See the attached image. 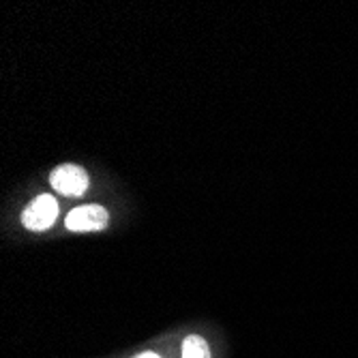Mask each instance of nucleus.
Masks as SVG:
<instances>
[{
  "label": "nucleus",
  "mask_w": 358,
  "mask_h": 358,
  "mask_svg": "<svg viewBox=\"0 0 358 358\" xmlns=\"http://www.w3.org/2000/svg\"><path fill=\"white\" fill-rule=\"evenodd\" d=\"M50 182L58 193L69 195V198H76V195H82L88 189V174H86V170L82 166L62 164V166L52 170Z\"/></svg>",
  "instance_id": "f257e3e1"
},
{
  "label": "nucleus",
  "mask_w": 358,
  "mask_h": 358,
  "mask_svg": "<svg viewBox=\"0 0 358 358\" xmlns=\"http://www.w3.org/2000/svg\"><path fill=\"white\" fill-rule=\"evenodd\" d=\"M56 217H58V202L45 193V195H37L35 202L24 210L22 223L32 232H43L48 227H52Z\"/></svg>",
  "instance_id": "f03ea898"
},
{
  "label": "nucleus",
  "mask_w": 358,
  "mask_h": 358,
  "mask_svg": "<svg viewBox=\"0 0 358 358\" xmlns=\"http://www.w3.org/2000/svg\"><path fill=\"white\" fill-rule=\"evenodd\" d=\"M108 210L103 206L88 204L73 208L67 217V230L71 232H99L108 225Z\"/></svg>",
  "instance_id": "7ed1b4c3"
},
{
  "label": "nucleus",
  "mask_w": 358,
  "mask_h": 358,
  "mask_svg": "<svg viewBox=\"0 0 358 358\" xmlns=\"http://www.w3.org/2000/svg\"><path fill=\"white\" fill-rule=\"evenodd\" d=\"M182 358H210L208 343L200 335H189L182 341Z\"/></svg>",
  "instance_id": "20e7f679"
},
{
  "label": "nucleus",
  "mask_w": 358,
  "mask_h": 358,
  "mask_svg": "<svg viewBox=\"0 0 358 358\" xmlns=\"http://www.w3.org/2000/svg\"><path fill=\"white\" fill-rule=\"evenodd\" d=\"M138 358H159V356H157L155 352H144V354H140Z\"/></svg>",
  "instance_id": "39448f33"
}]
</instances>
